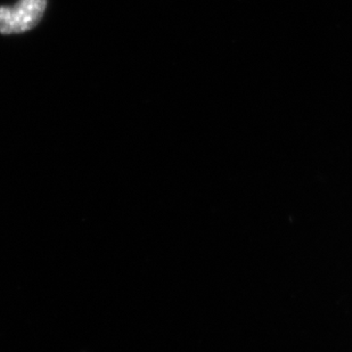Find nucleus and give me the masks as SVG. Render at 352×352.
<instances>
[{
    "instance_id": "nucleus-1",
    "label": "nucleus",
    "mask_w": 352,
    "mask_h": 352,
    "mask_svg": "<svg viewBox=\"0 0 352 352\" xmlns=\"http://www.w3.org/2000/svg\"><path fill=\"white\" fill-rule=\"evenodd\" d=\"M47 0H19L13 6H0V34H24L37 27L46 10Z\"/></svg>"
}]
</instances>
